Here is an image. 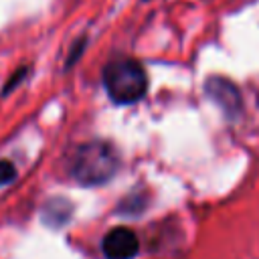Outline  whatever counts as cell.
<instances>
[{"label": "cell", "mask_w": 259, "mask_h": 259, "mask_svg": "<svg viewBox=\"0 0 259 259\" xmlns=\"http://www.w3.org/2000/svg\"><path fill=\"white\" fill-rule=\"evenodd\" d=\"M103 85L111 101L119 105L136 103L144 97L148 89V77L142 65L134 59H117L105 65Z\"/></svg>", "instance_id": "obj_1"}, {"label": "cell", "mask_w": 259, "mask_h": 259, "mask_svg": "<svg viewBox=\"0 0 259 259\" xmlns=\"http://www.w3.org/2000/svg\"><path fill=\"white\" fill-rule=\"evenodd\" d=\"M117 162L119 160L113 146L105 142H89L77 150L71 164V174L83 186L103 184L115 174Z\"/></svg>", "instance_id": "obj_2"}, {"label": "cell", "mask_w": 259, "mask_h": 259, "mask_svg": "<svg viewBox=\"0 0 259 259\" xmlns=\"http://www.w3.org/2000/svg\"><path fill=\"white\" fill-rule=\"evenodd\" d=\"M101 249L107 259H134L140 251V241L127 227H115L103 237Z\"/></svg>", "instance_id": "obj_3"}, {"label": "cell", "mask_w": 259, "mask_h": 259, "mask_svg": "<svg viewBox=\"0 0 259 259\" xmlns=\"http://www.w3.org/2000/svg\"><path fill=\"white\" fill-rule=\"evenodd\" d=\"M206 91H208V95L217 103H221V107L227 113H237L239 111L241 99H239V93H237V89H235L233 83H229L225 79H208Z\"/></svg>", "instance_id": "obj_4"}, {"label": "cell", "mask_w": 259, "mask_h": 259, "mask_svg": "<svg viewBox=\"0 0 259 259\" xmlns=\"http://www.w3.org/2000/svg\"><path fill=\"white\" fill-rule=\"evenodd\" d=\"M16 178V168L10 160H0V186L10 184Z\"/></svg>", "instance_id": "obj_5"}]
</instances>
